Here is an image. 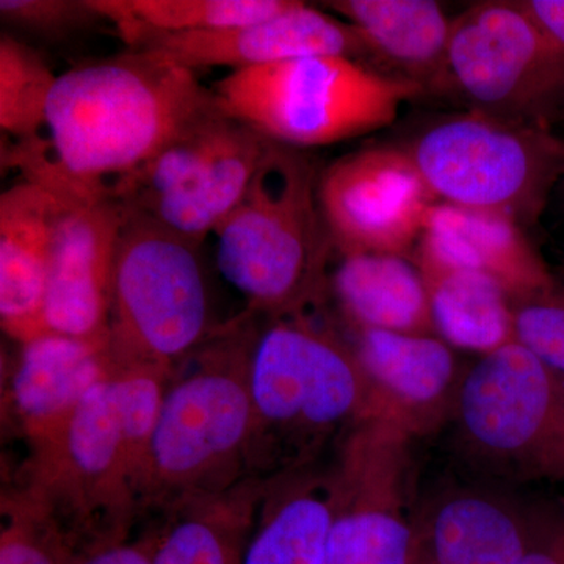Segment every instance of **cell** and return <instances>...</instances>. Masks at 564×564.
Wrapping results in <instances>:
<instances>
[{"label":"cell","instance_id":"obj_1","mask_svg":"<svg viewBox=\"0 0 564 564\" xmlns=\"http://www.w3.org/2000/svg\"><path fill=\"white\" fill-rule=\"evenodd\" d=\"M218 113L195 73L131 51L61 74L40 135L9 158L66 202L121 203L148 163Z\"/></svg>","mask_w":564,"mask_h":564},{"label":"cell","instance_id":"obj_2","mask_svg":"<svg viewBox=\"0 0 564 564\" xmlns=\"http://www.w3.org/2000/svg\"><path fill=\"white\" fill-rule=\"evenodd\" d=\"M172 375L113 369L44 440L21 488L50 507L84 551L128 540L152 429Z\"/></svg>","mask_w":564,"mask_h":564},{"label":"cell","instance_id":"obj_3","mask_svg":"<svg viewBox=\"0 0 564 564\" xmlns=\"http://www.w3.org/2000/svg\"><path fill=\"white\" fill-rule=\"evenodd\" d=\"M248 321L207 337L177 366L152 429L141 511H169L250 478L254 413Z\"/></svg>","mask_w":564,"mask_h":564},{"label":"cell","instance_id":"obj_4","mask_svg":"<svg viewBox=\"0 0 564 564\" xmlns=\"http://www.w3.org/2000/svg\"><path fill=\"white\" fill-rule=\"evenodd\" d=\"M250 358V478L313 466L326 443L372 419L369 386L350 340L304 313L265 317Z\"/></svg>","mask_w":564,"mask_h":564},{"label":"cell","instance_id":"obj_5","mask_svg":"<svg viewBox=\"0 0 564 564\" xmlns=\"http://www.w3.org/2000/svg\"><path fill=\"white\" fill-rule=\"evenodd\" d=\"M302 151L270 143L243 198L215 231L217 265L251 313H304L325 293L333 247Z\"/></svg>","mask_w":564,"mask_h":564},{"label":"cell","instance_id":"obj_6","mask_svg":"<svg viewBox=\"0 0 564 564\" xmlns=\"http://www.w3.org/2000/svg\"><path fill=\"white\" fill-rule=\"evenodd\" d=\"M218 110L270 143L306 150L388 128L426 95L347 55H314L229 70L212 87Z\"/></svg>","mask_w":564,"mask_h":564},{"label":"cell","instance_id":"obj_7","mask_svg":"<svg viewBox=\"0 0 564 564\" xmlns=\"http://www.w3.org/2000/svg\"><path fill=\"white\" fill-rule=\"evenodd\" d=\"M437 203L540 220L564 177V140L552 129L467 110L426 124L402 144Z\"/></svg>","mask_w":564,"mask_h":564},{"label":"cell","instance_id":"obj_8","mask_svg":"<svg viewBox=\"0 0 564 564\" xmlns=\"http://www.w3.org/2000/svg\"><path fill=\"white\" fill-rule=\"evenodd\" d=\"M209 336V296L195 245L124 206L107 337L113 369L173 375Z\"/></svg>","mask_w":564,"mask_h":564},{"label":"cell","instance_id":"obj_9","mask_svg":"<svg viewBox=\"0 0 564 564\" xmlns=\"http://www.w3.org/2000/svg\"><path fill=\"white\" fill-rule=\"evenodd\" d=\"M451 422L459 454L481 473L541 478L564 429V380L522 345H503L466 367Z\"/></svg>","mask_w":564,"mask_h":564},{"label":"cell","instance_id":"obj_10","mask_svg":"<svg viewBox=\"0 0 564 564\" xmlns=\"http://www.w3.org/2000/svg\"><path fill=\"white\" fill-rule=\"evenodd\" d=\"M451 96L469 110L554 129L564 121V50L518 0L475 3L452 24Z\"/></svg>","mask_w":564,"mask_h":564},{"label":"cell","instance_id":"obj_11","mask_svg":"<svg viewBox=\"0 0 564 564\" xmlns=\"http://www.w3.org/2000/svg\"><path fill=\"white\" fill-rule=\"evenodd\" d=\"M413 437L367 419L345 433L334 464L336 511L325 564H414Z\"/></svg>","mask_w":564,"mask_h":564},{"label":"cell","instance_id":"obj_12","mask_svg":"<svg viewBox=\"0 0 564 564\" xmlns=\"http://www.w3.org/2000/svg\"><path fill=\"white\" fill-rule=\"evenodd\" d=\"M318 206L340 256L413 254L436 199L402 144L350 152L318 180Z\"/></svg>","mask_w":564,"mask_h":564},{"label":"cell","instance_id":"obj_13","mask_svg":"<svg viewBox=\"0 0 564 564\" xmlns=\"http://www.w3.org/2000/svg\"><path fill=\"white\" fill-rule=\"evenodd\" d=\"M124 41L131 51L148 52L192 73L214 66L256 68L314 55L358 61L366 55L350 24L299 0L276 17L250 24L207 32H137Z\"/></svg>","mask_w":564,"mask_h":564},{"label":"cell","instance_id":"obj_14","mask_svg":"<svg viewBox=\"0 0 564 564\" xmlns=\"http://www.w3.org/2000/svg\"><path fill=\"white\" fill-rule=\"evenodd\" d=\"M122 221L121 203L65 199L44 293L46 333L107 343L111 280Z\"/></svg>","mask_w":564,"mask_h":564},{"label":"cell","instance_id":"obj_15","mask_svg":"<svg viewBox=\"0 0 564 564\" xmlns=\"http://www.w3.org/2000/svg\"><path fill=\"white\" fill-rule=\"evenodd\" d=\"M350 328V326H348ZM372 400V419L411 437L433 434L451 422L466 367L436 334L350 328Z\"/></svg>","mask_w":564,"mask_h":564},{"label":"cell","instance_id":"obj_16","mask_svg":"<svg viewBox=\"0 0 564 564\" xmlns=\"http://www.w3.org/2000/svg\"><path fill=\"white\" fill-rule=\"evenodd\" d=\"M65 199L24 180L0 195V322L20 344L46 333L43 303Z\"/></svg>","mask_w":564,"mask_h":564},{"label":"cell","instance_id":"obj_17","mask_svg":"<svg viewBox=\"0 0 564 564\" xmlns=\"http://www.w3.org/2000/svg\"><path fill=\"white\" fill-rule=\"evenodd\" d=\"M522 228L505 215L436 203L411 256L417 263L486 274L511 299L556 281Z\"/></svg>","mask_w":564,"mask_h":564},{"label":"cell","instance_id":"obj_18","mask_svg":"<svg viewBox=\"0 0 564 564\" xmlns=\"http://www.w3.org/2000/svg\"><path fill=\"white\" fill-rule=\"evenodd\" d=\"M414 524L430 564H522L533 507L492 489H451L414 513Z\"/></svg>","mask_w":564,"mask_h":564},{"label":"cell","instance_id":"obj_19","mask_svg":"<svg viewBox=\"0 0 564 564\" xmlns=\"http://www.w3.org/2000/svg\"><path fill=\"white\" fill-rule=\"evenodd\" d=\"M113 372L107 343L44 333L21 344L9 383V406L29 443L44 440Z\"/></svg>","mask_w":564,"mask_h":564},{"label":"cell","instance_id":"obj_20","mask_svg":"<svg viewBox=\"0 0 564 564\" xmlns=\"http://www.w3.org/2000/svg\"><path fill=\"white\" fill-rule=\"evenodd\" d=\"M350 24L366 55L426 95L451 96L448 44L454 20L433 0H329L323 3Z\"/></svg>","mask_w":564,"mask_h":564},{"label":"cell","instance_id":"obj_21","mask_svg":"<svg viewBox=\"0 0 564 564\" xmlns=\"http://www.w3.org/2000/svg\"><path fill=\"white\" fill-rule=\"evenodd\" d=\"M336 511L334 470L267 478L243 564H325Z\"/></svg>","mask_w":564,"mask_h":564},{"label":"cell","instance_id":"obj_22","mask_svg":"<svg viewBox=\"0 0 564 564\" xmlns=\"http://www.w3.org/2000/svg\"><path fill=\"white\" fill-rule=\"evenodd\" d=\"M269 147L270 141L232 121L221 147L187 184L159 198L128 207L148 215L163 228L198 247L207 234H215L220 228L243 198Z\"/></svg>","mask_w":564,"mask_h":564},{"label":"cell","instance_id":"obj_23","mask_svg":"<svg viewBox=\"0 0 564 564\" xmlns=\"http://www.w3.org/2000/svg\"><path fill=\"white\" fill-rule=\"evenodd\" d=\"M332 276V289L350 328L434 334L429 291L411 256L350 254Z\"/></svg>","mask_w":564,"mask_h":564},{"label":"cell","instance_id":"obj_24","mask_svg":"<svg viewBox=\"0 0 564 564\" xmlns=\"http://www.w3.org/2000/svg\"><path fill=\"white\" fill-rule=\"evenodd\" d=\"M265 480L247 478L215 496L170 508L155 532L154 564H243Z\"/></svg>","mask_w":564,"mask_h":564},{"label":"cell","instance_id":"obj_25","mask_svg":"<svg viewBox=\"0 0 564 564\" xmlns=\"http://www.w3.org/2000/svg\"><path fill=\"white\" fill-rule=\"evenodd\" d=\"M415 265L429 291L434 334L445 344L481 356L514 343L510 295L499 282L469 270Z\"/></svg>","mask_w":564,"mask_h":564},{"label":"cell","instance_id":"obj_26","mask_svg":"<svg viewBox=\"0 0 564 564\" xmlns=\"http://www.w3.org/2000/svg\"><path fill=\"white\" fill-rule=\"evenodd\" d=\"M122 40L137 32L218 31L276 17L296 0H91Z\"/></svg>","mask_w":564,"mask_h":564},{"label":"cell","instance_id":"obj_27","mask_svg":"<svg viewBox=\"0 0 564 564\" xmlns=\"http://www.w3.org/2000/svg\"><path fill=\"white\" fill-rule=\"evenodd\" d=\"M57 77L43 55L11 33L0 36V129L17 144L40 135Z\"/></svg>","mask_w":564,"mask_h":564},{"label":"cell","instance_id":"obj_28","mask_svg":"<svg viewBox=\"0 0 564 564\" xmlns=\"http://www.w3.org/2000/svg\"><path fill=\"white\" fill-rule=\"evenodd\" d=\"M79 554L50 507L21 486L3 494L0 564H70Z\"/></svg>","mask_w":564,"mask_h":564},{"label":"cell","instance_id":"obj_29","mask_svg":"<svg viewBox=\"0 0 564 564\" xmlns=\"http://www.w3.org/2000/svg\"><path fill=\"white\" fill-rule=\"evenodd\" d=\"M514 343L564 380V282L511 296Z\"/></svg>","mask_w":564,"mask_h":564},{"label":"cell","instance_id":"obj_30","mask_svg":"<svg viewBox=\"0 0 564 564\" xmlns=\"http://www.w3.org/2000/svg\"><path fill=\"white\" fill-rule=\"evenodd\" d=\"M0 18L11 29L43 39H61L104 20L91 0H2Z\"/></svg>","mask_w":564,"mask_h":564},{"label":"cell","instance_id":"obj_31","mask_svg":"<svg viewBox=\"0 0 564 564\" xmlns=\"http://www.w3.org/2000/svg\"><path fill=\"white\" fill-rule=\"evenodd\" d=\"M522 564H564V503L533 507L532 538Z\"/></svg>","mask_w":564,"mask_h":564},{"label":"cell","instance_id":"obj_32","mask_svg":"<svg viewBox=\"0 0 564 564\" xmlns=\"http://www.w3.org/2000/svg\"><path fill=\"white\" fill-rule=\"evenodd\" d=\"M155 533L82 551L70 564H154Z\"/></svg>","mask_w":564,"mask_h":564},{"label":"cell","instance_id":"obj_33","mask_svg":"<svg viewBox=\"0 0 564 564\" xmlns=\"http://www.w3.org/2000/svg\"><path fill=\"white\" fill-rule=\"evenodd\" d=\"M519 6L564 50V0H518Z\"/></svg>","mask_w":564,"mask_h":564},{"label":"cell","instance_id":"obj_34","mask_svg":"<svg viewBox=\"0 0 564 564\" xmlns=\"http://www.w3.org/2000/svg\"><path fill=\"white\" fill-rule=\"evenodd\" d=\"M541 478H551L564 485V429L545 458Z\"/></svg>","mask_w":564,"mask_h":564},{"label":"cell","instance_id":"obj_35","mask_svg":"<svg viewBox=\"0 0 564 564\" xmlns=\"http://www.w3.org/2000/svg\"><path fill=\"white\" fill-rule=\"evenodd\" d=\"M414 564H430V562L422 555V552H419L417 560H415Z\"/></svg>","mask_w":564,"mask_h":564},{"label":"cell","instance_id":"obj_36","mask_svg":"<svg viewBox=\"0 0 564 564\" xmlns=\"http://www.w3.org/2000/svg\"><path fill=\"white\" fill-rule=\"evenodd\" d=\"M562 182H563V184H564V177H563V181H562Z\"/></svg>","mask_w":564,"mask_h":564}]
</instances>
